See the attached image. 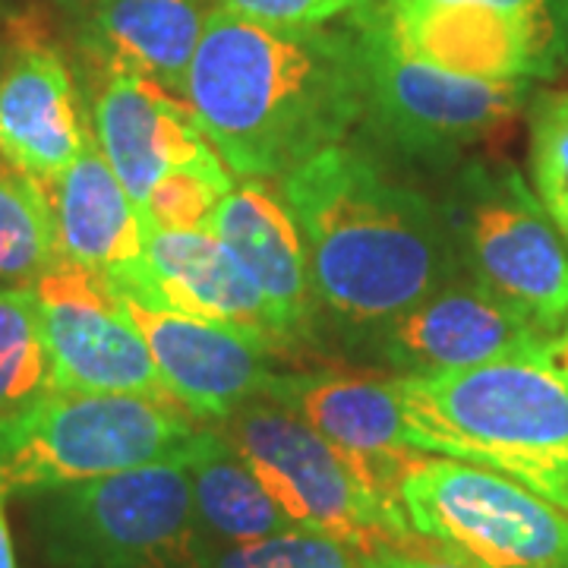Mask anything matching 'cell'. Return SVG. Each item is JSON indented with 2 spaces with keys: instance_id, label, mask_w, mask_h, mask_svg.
<instances>
[{
  "instance_id": "cell-1",
  "label": "cell",
  "mask_w": 568,
  "mask_h": 568,
  "mask_svg": "<svg viewBox=\"0 0 568 568\" xmlns=\"http://www.w3.org/2000/svg\"><path fill=\"white\" fill-rule=\"evenodd\" d=\"M181 99L234 174L284 178L361 123L357 26H272L212 7Z\"/></svg>"
},
{
  "instance_id": "cell-2",
  "label": "cell",
  "mask_w": 568,
  "mask_h": 568,
  "mask_svg": "<svg viewBox=\"0 0 568 568\" xmlns=\"http://www.w3.org/2000/svg\"><path fill=\"white\" fill-rule=\"evenodd\" d=\"M320 310L369 342L462 272L439 205L361 145H328L282 178Z\"/></svg>"
},
{
  "instance_id": "cell-3",
  "label": "cell",
  "mask_w": 568,
  "mask_h": 568,
  "mask_svg": "<svg viewBox=\"0 0 568 568\" xmlns=\"http://www.w3.org/2000/svg\"><path fill=\"white\" fill-rule=\"evenodd\" d=\"M407 443L499 470L568 511V357L392 379Z\"/></svg>"
},
{
  "instance_id": "cell-4",
  "label": "cell",
  "mask_w": 568,
  "mask_h": 568,
  "mask_svg": "<svg viewBox=\"0 0 568 568\" xmlns=\"http://www.w3.org/2000/svg\"><path fill=\"white\" fill-rule=\"evenodd\" d=\"M178 402L104 392H48L0 420L7 496H39L133 467L190 462L203 439Z\"/></svg>"
},
{
  "instance_id": "cell-5",
  "label": "cell",
  "mask_w": 568,
  "mask_h": 568,
  "mask_svg": "<svg viewBox=\"0 0 568 568\" xmlns=\"http://www.w3.org/2000/svg\"><path fill=\"white\" fill-rule=\"evenodd\" d=\"M29 525L54 568H209L215 549L183 462L29 496Z\"/></svg>"
},
{
  "instance_id": "cell-6",
  "label": "cell",
  "mask_w": 568,
  "mask_h": 568,
  "mask_svg": "<svg viewBox=\"0 0 568 568\" xmlns=\"http://www.w3.org/2000/svg\"><path fill=\"white\" fill-rule=\"evenodd\" d=\"M351 20L364 54L361 123L366 136L402 162L452 168L528 104L530 80H470L407 58L388 39L373 3Z\"/></svg>"
},
{
  "instance_id": "cell-7",
  "label": "cell",
  "mask_w": 568,
  "mask_h": 568,
  "mask_svg": "<svg viewBox=\"0 0 568 568\" xmlns=\"http://www.w3.org/2000/svg\"><path fill=\"white\" fill-rule=\"evenodd\" d=\"M219 433L237 448L294 528L325 534L361 556L420 547L405 511L373 496L294 410L253 398L222 420Z\"/></svg>"
},
{
  "instance_id": "cell-8",
  "label": "cell",
  "mask_w": 568,
  "mask_h": 568,
  "mask_svg": "<svg viewBox=\"0 0 568 568\" xmlns=\"http://www.w3.org/2000/svg\"><path fill=\"white\" fill-rule=\"evenodd\" d=\"M439 212L470 278L568 338V246L508 164H465Z\"/></svg>"
},
{
  "instance_id": "cell-9",
  "label": "cell",
  "mask_w": 568,
  "mask_h": 568,
  "mask_svg": "<svg viewBox=\"0 0 568 568\" xmlns=\"http://www.w3.org/2000/svg\"><path fill=\"white\" fill-rule=\"evenodd\" d=\"M398 499L410 530L474 568H568V511L499 470L420 455Z\"/></svg>"
},
{
  "instance_id": "cell-10",
  "label": "cell",
  "mask_w": 568,
  "mask_h": 568,
  "mask_svg": "<svg viewBox=\"0 0 568 568\" xmlns=\"http://www.w3.org/2000/svg\"><path fill=\"white\" fill-rule=\"evenodd\" d=\"M32 291L39 301L54 392L145 395L174 402L133 316L104 275L58 253Z\"/></svg>"
},
{
  "instance_id": "cell-11",
  "label": "cell",
  "mask_w": 568,
  "mask_h": 568,
  "mask_svg": "<svg viewBox=\"0 0 568 568\" xmlns=\"http://www.w3.org/2000/svg\"><path fill=\"white\" fill-rule=\"evenodd\" d=\"M366 345L402 376H439L499 361L568 357V338L496 297L465 268L420 304L383 325Z\"/></svg>"
},
{
  "instance_id": "cell-12",
  "label": "cell",
  "mask_w": 568,
  "mask_h": 568,
  "mask_svg": "<svg viewBox=\"0 0 568 568\" xmlns=\"http://www.w3.org/2000/svg\"><path fill=\"white\" fill-rule=\"evenodd\" d=\"M407 58L470 80H547L566 58L562 26H534L480 3L373 0Z\"/></svg>"
},
{
  "instance_id": "cell-13",
  "label": "cell",
  "mask_w": 568,
  "mask_h": 568,
  "mask_svg": "<svg viewBox=\"0 0 568 568\" xmlns=\"http://www.w3.org/2000/svg\"><path fill=\"white\" fill-rule=\"evenodd\" d=\"M263 398L294 410L313 433L323 436L373 496H379L386 506L402 508V477L424 452L407 443L405 410L392 379L379 383L342 373H272Z\"/></svg>"
},
{
  "instance_id": "cell-14",
  "label": "cell",
  "mask_w": 568,
  "mask_h": 568,
  "mask_svg": "<svg viewBox=\"0 0 568 568\" xmlns=\"http://www.w3.org/2000/svg\"><path fill=\"white\" fill-rule=\"evenodd\" d=\"M118 294V291H114ZM145 338L164 388L200 424H222L272 379L268 351L234 328L183 316L145 294H118Z\"/></svg>"
},
{
  "instance_id": "cell-15",
  "label": "cell",
  "mask_w": 568,
  "mask_h": 568,
  "mask_svg": "<svg viewBox=\"0 0 568 568\" xmlns=\"http://www.w3.org/2000/svg\"><path fill=\"white\" fill-rule=\"evenodd\" d=\"M142 260L108 284L118 294H145L155 304L241 332L275 354V335L263 294L212 231H168L142 224Z\"/></svg>"
},
{
  "instance_id": "cell-16",
  "label": "cell",
  "mask_w": 568,
  "mask_h": 568,
  "mask_svg": "<svg viewBox=\"0 0 568 568\" xmlns=\"http://www.w3.org/2000/svg\"><path fill=\"white\" fill-rule=\"evenodd\" d=\"M205 231L231 250L260 287L278 351L310 345L323 310L310 282L301 231L282 196L250 178L224 196Z\"/></svg>"
},
{
  "instance_id": "cell-17",
  "label": "cell",
  "mask_w": 568,
  "mask_h": 568,
  "mask_svg": "<svg viewBox=\"0 0 568 568\" xmlns=\"http://www.w3.org/2000/svg\"><path fill=\"white\" fill-rule=\"evenodd\" d=\"M92 136L140 222L168 171L215 152L181 95L133 73H102L92 99Z\"/></svg>"
},
{
  "instance_id": "cell-18",
  "label": "cell",
  "mask_w": 568,
  "mask_h": 568,
  "mask_svg": "<svg viewBox=\"0 0 568 568\" xmlns=\"http://www.w3.org/2000/svg\"><path fill=\"white\" fill-rule=\"evenodd\" d=\"M92 140L70 67L48 44H22L0 70V159L51 196Z\"/></svg>"
},
{
  "instance_id": "cell-19",
  "label": "cell",
  "mask_w": 568,
  "mask_h": 568,
  "mask_svg": "<svg viewBox=\"0 0 568 568\" xmlns=\"http://www.w3.org/2000/svg\"><path fill=\"white\" fill-rule=\"evenodd\" d=\"M73 39L92 70L133 73L181 95L203 39V0H89L67 10Z\"/></svg>"
},
{
  "instance_id": "cell-20",
  "label": "cell",
  "mask_w": 568,
  "mask_h": 568,
  "mask_svg": "<svg viewBox=\"0 0 568 568\" xmlns=\"http://www.w3.org/2000/svg\"><path fill=\"white\" fill-rule=\"evenodd\" d=\"M51 209L58 253L67 260L104 278H118L145 260L140 215L118 174L104 162L95 136L82 145L77 162L51 190Z\"/></svg>"
},
{
  "instance_id": "cell-21",
  "label": "cell",
  "mask_w": 568,
  "mask_h": 568,
  "mask_svg": "<svg viewBox=\"0 0 568 568\" xmlns=\"http://www.w3.org/2000/svg\"><path fill=\"white\" fill-rule=\"evenodd\" d=\"M186 474L196 518L215 547H241L294 528L284 508L215 426H205L200 446L186 462Z\"/></svg>"
},
{
  "instance_id": "cell-22",
  "label": "cell",
  "mask_w": 568,
  "mask_h": 568,
  "mask_svg": "<svg viewBox=\"0 0 568 568\" xmlns=\"http://www.w3.org/2000/svg\"><path fill=\"white\" fill-rule=\"evenodd\" d=\"M58 260L51 196L0 159V291L32 287Z\"/></svg>"
},
{
  "instance_id": "cell-23",
  "label": "cell",
  "mask_w": 568,
  "mask_h": 568,
  "mask_svg": "<svg viewBox=\"0 0 568 568\" xmlns=\"http://www.w3.org/2000/svg\"><path fill=\"white\" fill-rule=\"evenodd\" d=\"M51 388V357L36 291H0V420L36 405Z\"/></svg>"
},
{
  "instance_id": "cell-24",
  "label": "cell",
  "mask_w": 568,
  "mask_h": 568,
  "mask_svg": "<svg viewBox=\"0 0 568 568\" xmlns=\"http://www.w3.org/2000/svg\"><path fill=\"white\" fill-rule=\"evenodd\" d=\"M234 190L227 164L219 152H209L200 162L168 171L155 183L140 224H159L168 231H205L209 219L224 196Z\"/></svg>"
},
{
  "instance_id": "cell-25",
  "label": "cell",
  "mask_w": 568,
  "mask_h": 568,
  "mask_svg": "<svg viewBox=\"0 0 568 568\" xmlns=\"http://www.w3.org/2000/svg\"><path fill=\"white\" fill-rule=\"evenodd\" d=\"M530 174L568 246V92L544 95L530 111Z\"/></svg>"
},
{
  "instance_id": "cell-26",
  "label": "cell",
  "mask_w": 568,
  "mask_h": 568,
  "mask_svg": "<svg viewBox=\"0 0 568 568\" xmlns=\"http://www.w3.org/2000/svg\"><path fill=\"white\" fill-rule=\"evenodd\" d=\"M209 568H364V556L325 534L291 528L241 547H215Z\"/></svg>"
},
{
  "instance_id": "cell-27",
  "label": "cell",
  "mask_w": 568,
  "mask_h": 568,
  "mask_svg": "<svg viewBox=\"0 0 568 568\" xmlns=\"http://www.w3.org/2000/svg\"><path fill=\"white\" fill-rule=\"evenodd\" d=\"M373 0H212V7L272 26H325L354 17Z\"/></svg>"
},
{
  "instance_id": "cell-28",
  "label": "cell",
  "mask_w": 568,
  "mask_h": 568,
  "mask_svg": "<svg viewBox=\"0 0 568 568\" xmlns=\"http://www.w3.org/2000/svg\"><path fill=\"white\" fill-rule=\"evenodd\" d=\"M364 568H474L465 559H458L455 552L429 544L426 549H383L364 556Z\"/></svg>"
},
{
  "instance_id": "cell-29",
  "label": "cell",
  "mask_w": 568,
  "mask_h": 568,
  "mask_svg": "<svg viewBox=\"0 0 568 568\" xmlns=\"http://www.w3.org/2000/svg\"><path fill=\"white\" fill-rule=\"evenodd\" d=\"M420 3H480V7H493L518 20L534 22V26H562L556 0H420Z\"/></svg>"
},
{
  "instance_id": "cell-30",
  "label": "cell",
  "mask_w": 568,
  "mask_h": 568,
  "mask_svg": "<svg viewBox=\"0 0 568 568\" xmlns=\"http://www.w3.org/2000/svg\"><path fill=\"white\" fill-rule=\"evenodd\" d=\"M7 489L0 480V568H17V552H13V537H10V521H7Z\"/></svg>"
},
{
  "instance_id": "cell-31",
  "label": "cell",
  "mask_w": 568,
  "mask_h": 568,
  "mask_svg": "<svg viewBox=\"0 0 568 568\" xmlns=\"http://www.w3.org/2000/svg\"><path fill=\"white\" fill-rule=\"evenodd\" d=\"M559 3V22H562V32H566L568 41V0H556Z\"/></svg>"
},
{
  "instance_id": "cell-32",
  "label": "cell",
  "mask_w": 568,
  "mask_h": 568,
  "mask_svg": "<svg viewBox=\"0 0 568 568\" xmlns=\"http://www.w3.org/2000/svg\"><path fill=\"white\" fill-rule=\"evenodd\" d=\"M63 10H77V7H82V3H89V0H58Z\"/></svg>"
}]
</instances>
